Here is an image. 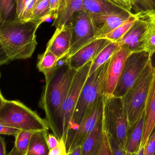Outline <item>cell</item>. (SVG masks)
I'll list each match as a JSON object with an SVG mask.
<instances>
[{"label": "cell", "instance_id": "cell-1", "mask_svg": "<svg viewBox=\"0 0 155 155\" xmlns=\"http://www.w3.org/2000/svg\"><path fill=\"white\" fill-rule=\"evenodd\" d=\"M42 23L15 18L1 22V66L31 58L38 45L36 32Z\"/></svg>", "mask_w": 155, "mask_h": 155}, {"label": "cell", "instance_id": "cell-2", "mask_svg": "<svg viewBox=\"0 0 155 155\" xmlns=\"http://www.w3.org/2000/svg\"><path fill=\"white\" fill-rule=\"evenodd\" d=\"M77 71L65 64L58 66L45 79L46 84L39 103L40 107L45 112L50 129L60 140H63L62 107Z\"/></svg>", "mask_w": 155, "mask_h": 155}, {"label": "cell", "instance_id": "cell-3", "mask_svg": "<svg viewBox=\"0 0 155 155\" xmlns=\"http://www.w3.org/2000/svg\"><path fill=\"white\" fill-rule=\"evenodd\" d=\"M0 125L30 131L48 130L50 129L46 119L42 118L19 101L6 99L1 91Z\"/></svg>", "mask_w": 155, "mask_h": 155}, {"label": "cell", "instance_id": "cell-4", "mask_svg": "<svg viewBox=\"0 0 155 155\" xmlns=\"http://www.w3.org/2000/svg\"><path fill=\"white\" fill-rule=\"evenodd\" d=\"M110 59L89 76L84 84L71 118L65 144L71 137L89 110L104 96L105 78Z\"/></svg>", "mask_w": 155, "mask_h": 155}, {"label": "cell", "instance_id": "cell-5", "mask_svg": "<svg viewBox=\"0 0 155 155\" xmlns=\"http://www.w3.org/2000/svg\"><path fill=\"white\" fill-rule=\"evenodd\" d=\"M103 125L109 137L126 150L130 127L122 98L103 96Z\"/></svg>", "mask_w": 155, "mask_h": 155}, {"label": "cell", "instance_id": "cell-6", "mask_svg": "<svg viewBox=\"0 0 155 155\" xmlns=\"http://www.w3.org/2000/svg\"><path fill=\"white\" fill-rule=\"evenodd\" d=\"M153 68L151 60L140 77L122 97L130 127L144 113Z\"/></svg>", "mask_w": 155, "mask_h": 155}, {"label": "cell", "instance_id": "cell-7", "mask_svg": "<svg viewBox=\"0 0 155 155\" xmlns=\"http://www.w3.org/2000/svg\"><path fill=\"white\" fill-rule=\"evenodd\" d=\"M69 25L72 28L71 46L65 58L97 39V25L92 15L84 10L74 15Z\"/></svg>", "mask_w": 155, "mask_h": 155}, {"label": "cell", "instance_id": "cell-8", "mask_svg": "<svg viewBox=\"0 0 155 155\" xmlns=\"http://www.w3.org/2000/svg\"><path fill=\"white\" fill-rule=\"evenodd\" d=\"M151 58L145 51L131 53L126 60L113 96L122 98L140 77Z\"/></svg>", "mask_w": 155, "mask_h": 155}, {"label": "cell", "instance_id": "cell-9", "mask_svg": "<svg viewBox=\"0 0 155 155\" xmlns=\"http://www.w3.org/2000/svg\"><path fill=\"white\" fill-rule=\"evenodd\" d=\"M155 18V12L140 11L134 25L117 42L121 47H127L132 53L144 51V45Z\"/></svg>", "mask_w": 155, "mask_h": 155}, {"label": "cell", "instance_id": "cell-10", "mask_svg": "<svg viewBox=\"0 0 155 155\" xmlns=\"http://www.w3.org/2000/svg\"><path fill=\"white\" fill-rule=\"evenodd\" d=\"M92 61L77 71L70 86L62 107L63 140L66 142L71 118L81 91L88 78Z\"/></svg>", "mask_w": 155, "mask_h": 155}, {"label": "cell", "instance_id": "cell-11", "mask_svg": "<svg viewBox=\"0 0 155 155\" xmlns=\"http://www.w3.org/2000/svg\"><path fill=\"white\" fill-rule=\"evenodd\" d=\"M103 97L89 110L68 141L66 143L68 155L77 146H81L84 140L93 130L103 114Z\"/></svg>", "mask_w": 155, "mask_h": 155}, {"label": "cell", "instance_id": "cell-12", "mask_svg": "<svg viewBox=\"0 0 155 155\" xmlns=\"http://www.w3.org/2000/svg\"><path fill=\"white\" fill-rule=\"evenodd\" d=\"M132 52L127 47L120 48L110 58L105 78L104 96H113L114 91L124 69L125 62Z\"/></svg>", "mask_w": 155, "mask_h": 155}, {"label": "cell", "instance_id": "cell-13", "mask_svg": "<svg viewBox=\"0 0 155 155\" xmlns=\"http://www.w3.org/2000/svg\"><path fill=\"white\" fill-rule=\"evenodd\" d=\"M110 42L105 38L96 39L71 56L64 59V63L72 69L79 70L92 61L99 52Z\"/></svg>", "mask_w": 155, "mask_h": 155}, {"label": "cell", "instance_id": "cell-14", "mask_svg": "<svg viewBox=\"0 0 155 155\" xmlns=\"http://www.w3.org/2000/svg\"><path fill=\"white\" fill-rule=\"evenodd\" d=\"M132 13L123 11L92 15L97 28V39L103 38L127 19Z\"/></svg>", "mask_w": 155, "mask_h": 155}, {"label": "cell", "instance_id": "cell-15", "mask_svg": "<svg viewBox=\"0 0 155 155\" xmlns=\"http://www.w3.org/2000/svg\"><path fill=\"white\" fill-rule=\"evenodd\" d=\"M72 28L70 25L56 28L47 44L46 50L54 53L59 60L66 58L71 46Z\"/></svg>", "mask_w": 155, "mask_h": 155}, {"label": "cell", "instance_id": "cell-16", "mask_svg": "<svg viewBox=\"0 0 155 155\" xmlns=\"http://www.w3.org/2000/svg\"><path fill=\"white\" fill-rule=\"evenodd\" d=\"M144 116L145 126L140 150L144 148L155 126V66L153 68L152 78L145 104Z\"/></svg>", "mask_w": 155, "mask_h": 155}, {"label": "cell", "instance_id": "cell-17", "mask_svg": "<svg viewBox=\"0 0 155 155\" xmlns=\"http://www.w3.org/2000/svg\"><path fill=\"white\" fill-rule=\"evenodd\" d=\"M82 10L83 0H60L58 8L51 26L57 28L69 25L74 15Z\"/></svg>", "mask_w": 155, "mask_h": 155}, {"label": "cell", "instance_id": "cell-18", "mask_svg": "<svg viewBox=\"0 0 155 155\" xmlns=\"http://www.w3.org/2000/svg\"><path fill=\"white\" fill-rule=\"evenodd\" d=\"M145 126L144 113L130 129L126 150L129 155H137L140 149Z\"/></svg>", "mask_w": 155, "mask_h": 155}, {"label": "cell", "instance_id": "cell-19", "mask_svg": "<svg viewBox=\"0 0 155 155\" xmlns=\"http://www.w3.org/2000/svg\"><path fill=\"white\" fill-rule=\"evenodd\" d=\"M83 10L91 15L126 11L107 0H83Z\"/></svg>", "mask_w": 155, "mask_h": 155}, {"label": "cell", "instance_id": "cell-20", "mask_svg": "<svg viewBox=\"0 0 155 155\" xmlns=\"http://www.w3.org/2000/svg\"><path fill=\"white\" fill-rule=\"evenodd\" d=\"M48 130L34 131L31 138L27 155H49L50 149L47 142Z\"/></svg>", "mask_w": 155, "mask_h": 155}, {"label": "cell", "instance_id": "cell-21", "mask_svg": "<svg viewBox=\"0 0 155 155\" xmlns=\"http://www.w3.org/2000/svg\"><path fill=\"white\" fill-rule=\"evenodd\" d=\"M103 128V114L93 130L82 143L83 155H94L98 144Z\"/></svg>", "mask_w": 155, "mask_h": 155}, {"label": "cell", "instance_id": "cell-22", "mask_svg": "<svg viewBox=\"0 0 155 155\" xmlns=\"http://www.w3.org/2000/svg\"><path fill=\"white\" fill-rule=\"evenodd\" d=\"M120 48L121 46L118 42H110L106 45L92 61L89 76L107 62Z\"/></svg>", "mask_w": 155, "mask_h": 155}, {"label": "cell", "instance_id": "cell-23", "mask_svg": "<svg viewBox=\"0 0 155 155\" xmlns=\"http://www.w3.org/2000/svg\"><path fill=\"white\" fill-rule=\"evenodd\" d=\"M59 61L58 58L54 53L46 50L45 52L38 56L37 68L46 79L57 68Z\"/></svg>", "mask_w": 155, "mask_h": 155}, {"label": "cell", "instance_id": "cell-24", "mask_svg": "<svg viewBox=\"0 0 155 155\" xmlns=\"http://www.w3.org/2000/svg\"><path fill=\"white\" fill-rule=\"evenodd\" d=\"M34 132L30 130H20L15 137L14 147L8 155H27L31 138Z\"/></svg>", "mask_w": 155, "mask_h": 155}, {"label": "cell", "instance_id": "cell-25", "mask_svg": "<svg viewBox=\"0 0 155 155\" xmlns=\"http://www.w3.org/2000/svg\"><path fill=\"white\" fill-rule=\"evenodd\" d=\"M140 15V12L132 13L129 18L113 31L106 35L103 38L111 42H117L121 39L134 25Z\"/></svg>", "mask_w": 155, "mask_h": 155}, {"label": "cell", "instance_id": "cell-26", "mask_svg": "<svg viewBox=\"0 0 155 155\" xmlns=\"http://www.w3.org/2000/svg\"><path fill=\"white\" fill-rule=\"evenodd\" d=\"M36 2V0H16L15 18L22 20H29Z\"/></svg>", "mask_w": 155, "mask_h": 155}, {"label": "cell", "instance_id": "cell-27", "mask_svg": "<svg viewBox=\"0 0 155 155\" xmlns=\"http://www.w3.org/2000/svg\"><path fill=\"white\" fill-rule=\"evenodd\" d=\"M94 155H112L109 137L103 125L102 133Z\"/></svg>", "mask_w": 155, "mask_h": 155}, {"label": "cell", "instance_id": "cell-28", "mask_svg": "<svg viewBox=\"0 0 155 155\" xmlns=\"http://www.w3.org/2000/svg\"><path fill=\"white\" fill-rule=\"evenodd\" d=\"M49 13L50 12L49 0H45L35 5L31 11L29 20L42 21L43 18Z\"/></svg>", "mask_w": 155, "mask_h": 155}, {"label": "cell", "instance_id": "cell-29", "mask_svg": "<svg viewBox=\"0 0 155 155\" xmlns=\"http://www.w3.org/2000/svg\"><path fill=\"white\" fill-rule=\"evenodd\" d=\"M15 6L16 0H0V22L11 19Z\"/></svg>", "mask_w": 155, "mask_h": 155}, {"label": "cell", "instance_id": "cell-30", "mask_svg": "<svg viewBox=\"0 0 155 155\" xmlns=\"http://www.w3.org/2000/svg\"><path fill=\"white\" fill-rule=\"evenodd\" d=\"M144 51L147 52L151 58L155 53V18L146 40Z\"/></svg>", "mask_w": 155, "mask_h": 155}, {"label": "cell", "instance_id": "cell-31", "mask_svg": "<svg viewBox=\"0 0 155 155\" xmlns=\"http://www.w3.org/2000/svg\"><path fill=\"white\" fill-rule=\"evenodd\" d=\"M130 13H132V9L136 7L140 0H107Z\"/></svg>", "mask_w": 155, "mask_h": 155}, {"label": "cell", "instance_id": "cell-32", "mask_svg": "<svg viewBox=\"0 0 155 155\" xmlns=\"http://www.w3.org/2000/svg\"><path fill=\"white\" fill-rule=\"evenodd\" d=\"M144 155H155V130H153L144 146Z\"/></svg>", "mask_w": 155, "mask_h": 155}, {"label": "cell", "instance_id": "cell-33", "mask_svg": "<svg viewBox=\"0 0 155 155\" xmlns=\"http://www.w3.org/2000/svg\"><path fill=\"white\" fill-rule=\"evenodd\" d=\"M49 155H68L66 144L63 140H61L57 147L50 150Z\"/></svg>", "mask_w": 155, "mask_h": 155}, {"label": "cell", "instance_id": "cell-34", "mask_svg": "<svg viewBox=\"0 0 155 155\" xmlns=\"http://www.w3.org/2000/svg\"><path fill=\"white\" fill-rule=\"evenodd\" d=\"M138 5L140 6L139 12L152 11L155 12V0H140Z\"/></svg>", "mask_w": 155, "mask_h": 155}, {"label": "cell", "instance_id": "cell-35", "mask_svg": "<svg viewBox=\"0 0 155 155\" xmlns=\"http://www.w3.org/2000/svg\"><path fill=\"white\" fill-rule=\"evenodd\" d=\"M112 155H129L126 150L123 149L113 139L109 137Z\"/></svg>", "mask_w": 155, "mask_h": 155}, {"label": "cell", "instance_id": "cell-36", "mask_svg": "<svg viewBox=\"0 0 155 155\" xmlns=\"http://www.w3.org/2000/svg\"><path fill=\"white\" fill-rule=\"evenodd\" d=\"M20 130L8 126L0 125V134L15 137L19 132Z\"/></svg>", "mask_w": 155, "mask_h": 155}, {"label": "cell", "instance_id": "cell-37", "mask_svg": "<svg viewBox=\"0 0 155 155\" xmlns=\"http://www.w3.org/2000/svg\"><path fill=\"white\" fill-rule=\"evenodd\" d=\"M47 140L50 150L57 147L59 144L61 140L54 134L49 133L47 135Z\"/></svg>", "mask_w": 155, "mask_h": 155}, {"label": "cell", "instance_id": "cell-38", "mask_svg": "<svg viewBox=\"0 0 155 155\" xmlns=\"http://www.w3.org/2000/svg\"><path fill=\"white\" fill-rule=\"evenodd\" d=\"M59 2L60 0H49L50 12L51 14L53 16L54 19L55 18L56 13L58 8Z\"/></svg>", "mask_w": 155, "mask_h": 155}, {"label": "cell", "instance_id": "cell-39", "mask_svg": "<svg viewBox=\"0 0 155 155\" xmlns=\"http://www.w3.org/2000/svg\"><path fill=\"white\" fill-rule=\"evenodd\" d=\"M7 155L6 144L4 137H0V155Z\"/></svg>", "mask_w": 155, "mask_h": 155}, {"label": "cell", "instance_id": "cell-40", "mask_svg": "<svg viewBox=\"0 0 155 155\" xmlns=\"http://www.w3.org/2000/svg\"><path fill=\"white\" fill-rule=\"evenodd\" d=\"M69 155H83L82 146H77L74 148Z\"/></svg>", "mask_w": 155, "mask_h": 155}, {"label": "cell", "instance_id": "cell-41", "mask_svg": "<svg viewBox=\"0 0 155 155\" xmlns=\"http://www.w3.org/2000/svg\"><path fill=\"white\" fill-rule=\"evenodd\" d=\"M43 1H45V0H36V4H35V5L38 4V3H39Z\"/></svg>", "mask_w": 155, "mask_h": 155}, {"label": "cell", "instance_id": "cell-42", "mask_svg": "<svg viewBox=\"0 0 155 155\" xmlns=\"http://www.w3.org/2000/svg\"><path fill=\"white\" fill-rule=\"evenodd\" d=\"M154 130H155V127H154Z\"/></svg>", "mask_w": 155, "mask_h": 155}]
</instances>
